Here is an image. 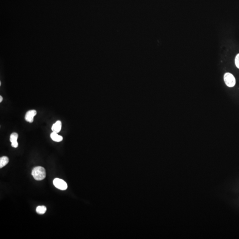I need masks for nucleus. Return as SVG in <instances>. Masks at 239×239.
I'll list each match as a JSON object with an SVG mask.
<instances>
[{
    "label": "nucleus",
    "mask_w": 239,
    "mask_h": 239,
    "mask_svg": "<svg viewBox=\"0 0 239 239\" xmlns=\"http://www.w3.org/2000/svg\"><path fill=\"white\" fill-rule=\"evenodd\" d=\"M32 174L36 180H42L46 177V171L44 168L39 166L34 168L32 172Z\"/></svg>",
    "instance_id": "obj_1"
},
{
    "label": "nucleus",
    "mask_w": 239,
    "mask_h": 239,
    "mask_svg": "<svg viewBox=\"0 0 239 239\" xmlns=\"http://www.w3.org/2000/svg\"><path fill=\"white\" fill-rule=\"evenodd\" d=\"M225 84L228 87H232L236 85V80L234 76L230 73H226L224 76Z\"/></svg>",
    "instance_id": "obj_2"
},
{
    "label": "nucleus",
    "mask_w": 239,
    "mask_h": 239,
    "mask_svg": "<svg viewBox=\"0 0 239 239\" xmlns=\"http://www.w3.org/2000/svg\"><path fill=\"white\" fill-rule=\"evenodd\" d=\"M53 184L56 188L62 190H67L68 185L67 183L61 179L56 178L53 180Z\"/></svg>",
    "instance_id": "obj_3"
},
{
    "label": "nucleus",
    "mask_w": 239,
    "mask_h": 239,
    "mask_svg": "<svg viewBox=\"0 0 239 239\" xmlns=\"http://www.w3.org/2000/svg\"><path fill=\"white\" fill-rule=\"evenodd\" d=\"M37 112L35 110H31L26 113L25 119L29 123L33 122L35 116L36 115Z\"/></svg>",
    "instance_id": "obj_4"
},
{
    "label": "nucleus",
    "mask_w": 239,
    "mask_h": 239,
    "mask_svg": "<svg viewBox=\"0 0 239 239\" xmlns=\"http://www.w3.org/2000/svg\"><path fill=\"white\" fill-rule=\"evenodd\" d=\"M18 137V134L16 132H14L11 134L10 137V141L12 143V146L13 148H17L18 147V143L17 141Z\"/></svg>",
    "instance_id": "obj_5"
},
{
    "label": "nucleus",
    "mask_w": 239,
    "mask_h": 239,
    "mask_svg": "<svg viewBox=\"0 0 239 239\" xmlns=\"http://www.w3.org/2000/svg\"><path fill=\"white\" fill-rule=\"evenodd\" d=\"M62 128V122L60 121H58L53 124L51 129L53 132L59 133L60 132Z\"/></svg>",
    "instance_id": "obj_6"
},
{
    "label": "nucleus",
    "mask_w": 239,
    "mask_h": 239,
    "mask_svg": "<svg viewBox=\"0 0 239 239\" xmlns=\"http://www.w3.org/2000/svg\"><path fill=\"white\" fill-rule=\"evenodd\" d=\"M51 138L53 140L57 142H61L63 140V137L62 136L58 135V133L56 132H53L51 134Z\"/></svg>",
    "instance_id": "obj_7"
},
{
    "label": "nucleus",
    "mask_w": 239,
    "mask_h": 239,
    "mask_svg": "<svg viewBox=\"0 0 239 239\" xmlns=\"http://www.w3.org/2000/svg\"><path fill=\"white\" fill-rule=\"evenodd\" d=\"M9 162V159L7 156H3L0 159V168H3L7 165Z\"/></svg>",
    "instance_id": "obj_8"
},
{
    "label": "nucleus",
    "mask_w": 239,
    "mask_h": 239,
    "mask_svg": "<svg viewBox=\"0 0 239 239\" xmlns=\"http://www.w3.org/2000/svg\"><path fill=\"white\" fill-rule=\"evenodd\" d=\"M47 211V208L44 206H39L36 208V211L37 213L40 214L45 213Z\"/></svg>",
    "instance_id": "obj_9"
},
{
    "label": "nucleus",
    "mask_w": 239,
    "mask_h": 239,
    "mask_svg": "<svg viewBox=\"0 0 239 239\" xmlns=\"http://www.w3.org/2000/svg\"><path fill=\"white\" fill-rule=\"evenodd\" d=\"M235 64L236 67L239 69V53L236 55L235 60Z\"/></svg>",
    "instance_id": "obj_10"
},
{
    "label": "nucleus",
    "mask_w": 239,
    "mask_h": 239,
    "mask_svg": "<svg viewBox=\"0 0 239 239\" xmlns=\"http://www.w3.org/2000/svg\"><path fill=\"white\" fill-rule=\"evenodd\" d=\"M3 100V98L1 96H0V102H1Z\"/></svg>",
    "instance_id": "obj_11"
}]
</instances>
